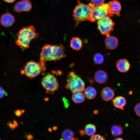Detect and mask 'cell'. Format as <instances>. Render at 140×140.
<instances>
[{"instance_id": "14", "label": "cell", "mask_w": 140, "mask_h": 140, "mask_svg": "<svg viewBox=\"0 0 140 140\" xmlns=\"http://www.w3.org/2000/svg\"><path fill=\"white\" fill-rule=\"evenodd\" d=\"M114 90L109 87H105L101 91V96L104 101H108L111 100L114 98Z\"/></svg>"}, {"instance_id": "18", "label": "cell", "mask_w": 140, "mask_h": 140, "mask_svg": "<svg viewBox=\"0 0 140 140\" xmlns=\"http://www.w3.org/2000/svg\"><path fill=\"white\" fill-rule=\"evenodd\" d=\"M83 91L85 97L88 100L94 99L97 95L96 90L92 86H88L85 88Z\"/></svg>"}, {"instance_id": "24", "label": "cell", "mask_w": 140, "mask_h": 140, "mask_svg": "<svg viewBox=\"0 0 140 140\" xmlns=\"http://www.w3.org/2000/svg\"><path fill=\"white\" fill-rule=\"evenodd\" d=\"M90 140H106L105 138L99 134H95L92 136Z\"/></svg>"}, {"instance_id": "21", "label": "cell", "mask_w": 140, "mask_h": 140, "mask_svg": "<svg viewBox=\"0 0 140 140\" xmlns=\"http://www.w3.org/2000/svg\"><path fill=\"white\" fill-rule=\"evenodd\" d=\"M111 132L114 137H116L122 135L123 133V128L118 125H113L111 127Z\"/></svg>"}, {"instance_id": "32", "label": "cell", "mask_w": 140, "mask_h": 140, "mask_svg": "<svg viewBox=\"0 0 140 140\" xmlns=\"http://www.w3.org/2000/svg\"><path fill=\"white\" fill-rule=\"evenodd\" d=\"M80 133L81 135H82V136L84 135V131L83 130H80Z\"/></svg>"}, {"instance_id": "28", "label": "cell", "mask_w": 140, "mask_h": 140, "mask_svg": "<svg viewBox=\"0 0 140 140\" xmlns=\"http://www.w3.org/2000/svg\"><path fill=\"white\" fill-rule=\"evenodd\" d=\"M22 111L19 110H17L15 111V115L18 116H19L21 115L22 114Z\"/></svg>"}, {"instance_id": "26", "label": "cell", "mask_w": 140, "mask_h": 140, "mask_svg": "<svg viewBox=\"0 0 140 140\" xmlns=\"http://www.w3.org/2000/svg\"><path fill=\"white\" fill-rule=\"evenodd\" d=\"M134 109L136 115L140 117V102L138 103L135 105Z\"/></svg>"}, {"instance_id": "29", "label": "cell", "mask_w": 140, "mask_h": 140, "mask_svg": "<svg viewBox=\"0 0 140 140\" xmlns=\"http://www.w3.org/2000/svg\"><path fill=\"white\" fill-rule=\"evenodd\" d=\"M63 100L64 101L65 107H67L68 106V104L67 100L64 97L63 98Z\"/></svg>"}, {"instance_id": "4", "label": "cell", "mask_w": 140, "mask_h": 140, "mask_svg": "<svg viewBox=\"0 0 140 140\" xmlns=\"http://www.w3.org/2000/svg\"><path fill=\"white\" fill-rule=\"evenodd\" d=\"M65 88L73 93L78 91L83 92L85 88V83L80 76L72 71L68 75Z\"/></svg>"}, {"instance_id": "11", "label": "cell", "mask_w": 140, "mask_h": 140, "mask_svg": "<svg viewBox=\"0 0 140 140\" xmlns=\"http://www.w3.org/2000/svg\"><path fill=\"white\" fill-rule=\"evenodd\" d=\"M15 19L14 16L9 12L3 14L0 18L1 24L5 27L11 26L14 23Z\"/></svg>"}, {"instance_id": "10", "label": "cell", "mask_w": 140, "mask_h": 140, "mask_svg": "<svg viewBox=\"0 0 140 140\" xmlns=\"http://www.w3.org/2000/svg\"><path fill=\"white\" fill-rule=\"evenodd\" d=\"M32 8L31 3L29 0H23L17 3L14 7V10L17 12H28Z\"/></svg>"}, {"instance_id": "7", "label": "cell", "mask_w": 140, "mask_h": 140, "mask_svg": "<svg viewBox=\"0 0 140 140\" xmlns=\"http://www.w3.org/2000/svg\"><path fill=\"white\" fill-rule=\"evenodd\" d=\"M41 84L47 92L53 93L57 90L59 84L57 79L52 74L48 73L43 78Z\"/></svg>"}, {"instance_id": "22", "label": "cell", "mask_w": 140, "mask_h": 140, "mask_svg": "<svg viewBox=\"0 0 140 140\" xmlns=\"http://www.w3.org/2000/svg\"><path fill=\"white\" fill-rule=\"evenodd\" d=\"M74 132L69 129L64 130L62 133L61 136L64 140H72L74 138Z\"/></svg>"}, {"instance_id": "38", "label": "cell", "mask_w": 140, "mask_h": 140, "mask_svg": "<svg viewBox=\"0 0 140 140\" xmlns=\"http://www.w3.org/2000/svg\"></svg>"}, {"instance_id": "37", "label": "cell", "mask_w": 140, "mask_h": 140, "mask_svg": "<svg viewBox=\"0 0 140 140\" xmlns=\"http://www.w3.org/2000/svg\"><path fill=\"white\" fill-rule=\"evenodd\" d=\"M0 140H1V139H0Z\"/></svg>"}, {"instance_id": "16", "label": "cell", "mask_w": 140, "mask_h": 140, "mask_svg": "<svg viewBox=\"0 0 140 140\" xmlns=\"http://www.w3.org/2000/svg\"><path fill=\"white\" fill-rule=\"evenodd\" d=\"M112 102L114 106L116 108L123 110L127 104L126 99L122 96H117L112 100Z\"/></svg>"}, {"instance_id": "31", "label": "cell", "mask_w": 140, "mask_h": 140, "mask_svg": "<svg viewBox=\"0 0 140 140\" xmlns=\"http://www.w3.org/2000/svg\"><path fill=\"white\" fill-rule=\"evenodd\" d=\"M33 137L31 135H29L27 136V139L28 140H31L32 138Z\"/></svg>"}, {"instance_id": "27", "label": "cell", "mask_w": 140, "mask_h": 140, "mask_svg": "<svg viewBox=\"0 0 140 140\" xmlns=\"http://www.w3.org/2000/svg\"><path fill=\"white\" fill-rule=\"evenodd\" d=\"M8 95L7 93L1 87H0V98Z\"/></svg>"}, {"instance_id": "23", "label": "cell", "mask_w": 140, "mask_h": 140, "mask_svg": "<svg viewBox=\"0 0 140 140\" xmlns=\"http://www.w3.org/2000/svg\"><path fill=\"white\" fill-rule=\"evenodd\" d=\"M104 58L103 55L99 53L95 54L93 57V61L96 64H101L104 62Z\"/></svg>"}, {"instance_id": "13", "label": "cell", "mask_w": 140, "mask_h": 140, "mask_svg": "<svg viewBox=\"0 0 140 140\" xmlns=\"http://www.w3.org/2000/svg\"><path fill=\"white\" fill-rule=\"evenodd\" d=\"M118 41L116 37L109 35L106 36L104 40V44L106 47L110 50L116 48L118 45Z\"/></svg>"}, {"instance_id": "2", "label": "cell", "mask_w": 140, "mask_h": 140, "mask_svg": "<svg viewBox=\"0 0 140 140\" xmlns=\"http://www.w3.org/2000/svg\"><path fill=\"white\" fill-rule=\"evenodd\" d=\"M38 36L33 26L24 27L18 33L17 39L15 43L21 48L26 49L29 47L31 40L37 37Z\"/></svg>"}, {"instance_id": "36", "label": "cell", "mask_w": 140, "mask_h": 140, "mask_svg": "<svg viewBox=\"0 0 140 140\" xmlns=\"http://www.w3.org/2000/svg\"><path fill=\"white\" fill-rule=\"evenodd\" d=\"M60 140H64L63 139H61Z\"/></svg>"}, {"instance_id": "9", "label": "cell", "mask_w": 140, "mask_h": 140, "mask_svg": "<svg viewBox=\"0 0 140 140\" xmlns=\"http://www.w3.org/2000/svg\"><path fill=\"white\" fill-rule=\"evenodd\" d=\"M107 4L108 11L110 16H113V14L119 15L121 9L119 2L114 0L110 2Z\"/></svg>"}, {"instance_id": "17", "label": "cell", "mask_w": 140, "mask_h": 140, "mask_svg": "<svg viewBox=\"0 0 140 140\" xmlns=\"http://www.w3.org/2000/svg\"><path fill=\"white\" fill-rule=\"evenodd\" d=\"M70 46L73 50L78 51L81 49L83 43L81 39L79 37H75L72 38L70 42Z\"/></svg>"}, {"instance_id": "5", "label": "cell", "mask_w": 140, "mask_h": 140, "mask_svg": "<svg viewBox=\"0 0 140 140\" xmlns=\"http://www.w3.org/2000/svg\"><path fill=\"white\" fill-rule=\"evenodd\" d=\"M45 71L39 62L31 61L27 62L21 73L30 78L37 77L41 72Z\"/></svg>"}, {"instance_id": "19", "label": "cell", "mask_w": 140, "mask_h": 140, "mask_svg": "<svg viewBox=\"0 0 140 140\" xmlns=\"http://www.w3.org/2000/svg\"><path fill=\"white\" fill-rule=\"evenodd\" d=\"M85 97L82 92L78 91L73 93L72 99L74 102L76 104H80L83 102Z\"/></svg>"}, {"instance_id": "30", "label": "cell", "mask_w": 140, "mask_h": 140, "mask_svg": "<svg viewBox=\"0 0 140 140\" xmlns=\"http://www.w3.org/2000/svg\"><path fill=\"white\" fill-rule=\"evenodd\" d=\"M16 0H4L5 2L8 3H12L14 2Z\"/></svg>"}, {"instance_id": "12", "label": "cell", "mask_w": 140, "mask_h": 140, "mask_svg": "<svg viewBox=\"0 0 140 140\" xmlns=\"http://www.w3.org/2000/svg\"><path fill=\"white\" fill-rule=\"evenodd\" d=\"M116 65L118 71L121 73H124L129 71L131 65L127 59L124 58L117 60Z\"/></svg>"}, {"instance_id": "8", "label": "cell", "mask_w": 140, "mask_h": 140, "mask_svg": "<svg viewBox=\"0 0 140 140\" xmlns=\"http://www.w3.org/2000/svg\"><path fill=\"white\" fill-rule=\"evenodd\" d=\"M107 16H110L107 9V4L103 3L93 8L89 20L94 22Z\"/></svg>"}, {"instance_id": "15", "label": "cell", "mask_w": 140, "mask_h": 140, "mask_svg": "<svg viewBox=\"0 0 140 140\" xmlns=\"http://www.w3.org/2000/svg\"><path fill=\"white\" fill-rule=\"evenodd\" d=\"M108 76L107 73L104 71L100 70L96 71L94 75L95 81L97 83L102 84L107 81Z\"/></svg>"}, {"instance_id": "6", "label": "cell", "mask_w": 140, "mask_h": 140, "mask_svg": "<svg viewBox=\"0 0 140 140\" xmlns=\"http://www.w3.org/2000/svg\"><path fill=\"white\" fill-rule=\"evenodd\" d=\"M97 30L100 33L107 36L110 35V33L113 31L115 23L109 16H107L97 20Z\"/></svg>"}, {"instance_id": "3", "label": "cell", "mask_w": 140, "mask_h": 140, "mask_svg": "<svg viewBox=\"0 0 140 140\" xmlns=\"http://www.w3.org/2000/svg\"><path fill=\"white\" fill-rule=\"evenodd\" d=\"M94 6L91 3L85 4L78 1V4L75 7L73 12L76 25L81 22L89 20Z\"/></svg>"}, {"instance_id": "25", "label": "cell", "mask_w": 140, "mask_h": 140, "mask_svg": "<svg viewBox=\"0 0 140 140\" xmlns=\"http://www.w3.org/2000/svg\"><path fill=\"white\" fill-rule=\"evenodd\" d=\"M105 0H91V3L95 6H100L104 3Z\"/></svg>"}, {"instance_id": "33", "label": "cell", "mask_w": 140, "mask_h": 140, "mask_svg": "<svg viewBox=\"0 0 140 140\" xmlns=\"http://www.w3.org/2000/svg\"><path fill=\"white\" fill-rule=\"evenodd\" d=\"M114 140H124V139L121 138H115Z\"/></svg>"}, {"instance_id": "20", "label": "cell", "mask_w": 140, "mask_h": 140, "mask_svg": "<svg viewBox=\"0 0 140 140\" xmlns=\"http://www.w3.org/2000/svg\"><path fill=\"white\" fill-rule=\"evenodd\" d=\"M95 126L92 124H89L85 126L84 132L85 134L87 136H92L95 134L96 131Z\"/></svg>"}, {"instance_id": "1", "label": "cell", "mask_w": 140, "mask_h": 140, "mask_svg": "<svg viewBox=\"0 0 140 140\" xmlns=\"http://www.w3.org/2000/svg\"><path fill=\"white\" fill-rule=\"evenodd\" d=\"M65 47L62 45L46 44L43 47L39 62L44 69H46V63L48 61H55L66 57Z\"/></svg>"}, {"instance_id": "34", "label": "cell", "mask_w": 140, "mask_h": 140, "mask_svg": "<svg viewBox=\"0 0 140 140\" xmlns=\"http://www.w3.org/2000/svg\"><path fill=\"white\" fill-rule=\"evenodd\" d=\"M93 113L94 114H97L98 113V111L97 110H94L93 112Z\"/></svg>"}, {"instance_id": "35", "label": "cell", "mask_w": 140, "mask_h": 140, "mask_svg": "<svg viewBox=\"0 0 140 140\" xmlns=\"http://www.w3.org/2000/svg\"><path fill=\"white\" fill-rule=\"evenodd\" d=\"M72 140H79L77 138H74Z\"/></svg>"}]
</instances>
